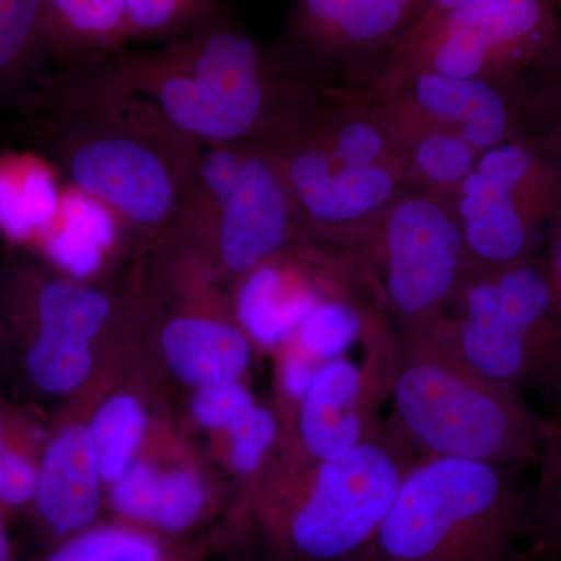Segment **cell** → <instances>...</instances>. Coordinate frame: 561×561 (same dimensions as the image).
Returning a JSON list of instances; mask_svg holds the SVG:
<instances>
[{"mask_svg": "<svg viewBox=\"0 0 561 561\" xmlns=\"http://www.w3.org/2000/svg\"><path fill=\"white\" fill-rule=\"evenodd\" d=\"M62 79L130 103L202 147L256 142L317 88L219 5L153 49L125 47Z\"/></svg>", "mask_w": 561, "mask_h": 561, "instance_id": "cell-1", "label": "cell"}, {"mask_svg": "<svg viewBox=\"0 0 561 561\" xmlns=\"http://www.w3.org/2000/svg\"><path fill=\"white\" fill-rule=\"evenodd\" d=\"M256 142L286 183L301 247L348 267L376 217L413 186L373 90L316 88Z\"/></svg>", "mask_w": 561, "mask_h": 561, "instance_id": "cell-2", "label": "cell"}, {"mask_svg": "<svg viewBox=\"0 0 561 561\" xmlns=\"http://www.w3.org/2000/svg\"><path fill=\"white\" fill-rule=\"evenodd\" d=\"M57 87L50 149L76 191L136 230H186L202 146L130 103Z\"/></svg>", "mask_w": 561, "mask_h": 561, "instance_id": "cell-3", "label": "cell"}, {"mask_svg": "<svg viewBox=\"0 0 561 561\" xmlns=\"http://www.w3.org/2000/svg\"><path fill=\"white\" fill-rule=\"evenodd\" d=\"M393 334L397 367L386 421L420 459L449 457L515 468L537 459L541 419L526 394L471 370L432 323Z\"/></svg>", "mask_w": 561, "mask_h": 561, "instance_id": "cell-4", "label": "cell"}, {"mask_svg": "<svg viewBox=\"0 0 561 561\" xmlns=\"http://www.w3.org/2000/svg\"><path fill=\"white\" fill-rule=\"evenodd\" d=\"M515 471L490 461L416 460L353 561H512L529 511Z\"/></svg>", "mask_w": 561, "mask_h": 561, "instance_id": "cell-5", "label": "cell"}, {"mask_svg": "<svg viewBox=\"0 0 561 561\" xmlns=\"http://www.w3.org/2000/svg\"><path fill=\"white\" fill-rule=\"evenodd\" d=\"M420 457L387 421L337 459L265 491L257 519L278 561H353L381 526Z\"/></svg>", "mask_w": 561, "mask_h": 561, "instance_id": "cell-6", "label": "cell"}, {"mask_svg": "<svg viewBox=\"0 0 561 561\" xmlns=\"http://www.w3.org/2000/svg\"><path fill=\"white\" fill-rule=\"evenodd\" d=\"M435 331L491 382L538 398L561 370V311L545 261L468 273Z\"/></svg>", "mask_w": 561, "mask_h": 561, "instance_id": "cell-7", "label": "cell"}, {"mask_svg": "<svg viewBox=\"0 0 561 561\" xmlns=\"http://www.w3.org/2000/svg\"><path fill=\"white\" fill-rule=\"evenodd\" d=\"M354 267L378 290L391 331L434 323L468 275L451 198L408 187L362 236Z\"/></svg>", "mask_w": 561, "mask_h": 561, "instance_id": "cell-8", "label": "cell"}, {"mask_svg": "<svg viewBox=\"0 0 561 561\" xmlns=\"http://www.w3.org/2000/svg\"><path fill=\"white\" fill-rule=\"evenodd\" d=\"M197 227L213 228L221 265L241 279L302 241L286 183L260 142L202 147L187 228Z\"/></svg>", "mask_w": 561, "mask_h": 561, "instance_id": "cell-9", "label": "cell"}, {"mask_svg": "<svg viewBox=\"0 0 561 561\" xmlns=\"http://www.w3.org/2000/svg\"><path fill=\"white\" fill-rule=\"evenodd\" d=\"M556 41L549 0H478L413 22L378 81L432 70L501 84L512 70L552 49Z\"/></svg>", "mask_w": 561, "mask_h": 561, "instance_id": "cell-10", "label": "cell"}, {"mask_svg": "<svg viewBox=\"0 0 561 561\" xmlns=\"http://www.w3.org/2000/svg\"><path fill=\"white\" fill-rule=\"evenodd\" d=\"M538 180L534 154L508 140L483 151L449 195L467 245L468 273L530 260L534 225L540 216L534 201Z\"/></svg>", "mask_w": 561, "mask_h": 561, "instance_id": "cell-11", "label": "cell"}, {"mask_svg": "<svg viewBox=\"0 0 561 561\" xmlns=\"http://www.w3.org/2000/svg\"><path fill=\"white\" fill-rule=\"evenodd\" d=\"M364 360L342 356L321 365L298 404L297 440L306 465L337 459L382 426L397 367L390 327L364 343Z\"/></svg>", "mask_w": 561, "mask_h": 561, "instance_id": "cell-12", "label": "cell"}, {"mask_svg": "<svg viewBox=\"0 0 561 561\" xmlns=\"http://www.w3.org/2000/svg\"><path fill=\"white\" fill-rule=\"evenodd\" d=\"M416 18V0H346L306 69L319 87L373 90Z\"/></svg>", "mask_w": 561, "mask_h": 561, "instance_id": "cell-13", "label": "cell"}, {"mask_svg": "<svg viewBox=\"0 0 561 561\" xmlns=\"http://www.w3.org/2000/svg\"><path fill=\"white\" fill-rule=\"evenodd\" d=\"M375 88L400 92L420 113L459 135L481 154L512 140V110L501 84L413 70L378 81Z\"/></svg>", "mask_w": 561, "mask_h": 561, "instance_id": "cell-14", "label": "cell"}, {"mask_svg": "<svg viewBox=\"0 0 561 561\" xmlns=\"http://www.w3.org/2000/svg\"><path fill=\"white\" fill-rule=\"evenodd\" d=\"M102 482L87 427H61L39 456L32 505L43 529L61 541L90 529L101 511Z\"/></svg>", "mask_w": 561, "mask_h": 561, "instance_id": "cell-15", "label": "cell"}, {"mask_svg": "<svg viewBox=\"0 0 561 561\" xmlns=\"http://www.w3.org/2000/svg\"><path fill=\"white\" fill-rule=\"evenodd\" d=\"M283 254L243 276L236 295V317L242 331L265 348L286 345L302 317L350 272L328 260L319 279L306 278L305 271L280 261Z\"/></svg>", "mask_w": 561, "mask_h": 561, "instance_id": "cell-16", "label": "cell"}, {"mask_svg": "<svg viewBox=\"0 0 561 561\" xmlns=\"http://www.w3.org/2000/svg\"><path fill=\"white\" fill-rule=\"evenodd\" d=\"M373 95L383 128L408 165L413 186L449 197L470 175L481 153L456 133L420 113L400 92L373 88Z\"/></svg>", "mask_w": 561, "mask_h": 561, "instance_id": "cell-17", "label": "cell"}, {"mask_svg": "<svg viewBox=\"0 0 561 561\" xmlns=\"http://www.w3.org/2000/svg\"><path fill=\"white\" fill-rule=\"evenodd\" d=\"M161 345L173 373L198 389L241 381L250 367L249 335L234 324L209 317L181 316L169 321Z\"/></svg>", "mask_w": 561, "mask_h": 561, "instance_id": "cell-18", "label": "cell"}, {"mask_svg": "<svg viewBox=\"0 0 561 561\" xmlns=\"http://www.w3.org/2000/svg\"><path fill=\"white\" fill-rule=\"evenodd\" d=\"M44 43L66 68L116 54L130 43L125 0H41Z\"/></svg>", "mask_w": 561, "mask_h": 561, "instance_id": "cell-19", "label": "cell"}, {"mask_svg": "<svg viewBox=\"0 0 561 561\" xmlns=\"http://www.w3.org/2000/svg\"><path fill=\"white\" fill-rule=\"evenodd\" d=\"M27 337L49 335L91 343L111 316L108 295L81 280H41L27 295Z\"/></svg>", "mask_w": 561, "mask_h": 561, "instance_id": "cell-20", "label": "cell"}, {"mask_svg": "<svg viewBox=\"0 0 561 561\" xmlns=\"http://www.w3.org/2000/svg\"><path fill=\"white\" fill-rule=\"evenodd\" d=\"M62 225L47 242L50 260L76 280L101 271L117 238L119 220L101 202L73 190L60 206Z\"/></svg>", "mask_w": 561, "mask_h": 561, "instance_id": "cell-21", "label": "cell"}, {"mask_svg": "<svg viewBox=\"0 0 561 561\" xmlns=\"http://www.w3.org/2000/svg\"><path fill=\"white\" fill-rule=\"evenodd\" d=\"M537 481L529 493L526 538L529 548L561 561V423L541 419Z\"/></svg>", "mask_w": 561, "mask_h": 561, "instance_id": "cell-22", "label": "cell"}, {"mask_svg": "<svg viewBox=\"0 0 561 561\" xmlns=\"http://www.w3.org/2000/svg\"><path fill=\"white\" fill-rule=\"evenodd\" d=\"M87 430L103 482H116L136 461L147 431L146 409L135 397L117 394L103 402Z\"/></svg>", "mask_w": 561, "mask_h": 561, "instance_id": "cell-23", "label": "cell"}, {"mask_svg": "<svg viewBox=\"0 0 561 561\" xmlns=\"http://www.w3.org/2000/svg\"><path fill=\"white\" fill-rule=\"evenodd\" d=\"M60 206L57 183L46 169H32L21 186L0 173V228L10 238L25 239L46 230Z\"/></svg>", "mask_w": 561, "mask_h": 561, "instance_id": "cell-24", "label": "cell"}, {"mask_svg": "<svg viewBox=\"0 0 561 561\" xmlns=\"http://www.w3.org/2000/svg\"><path fill=\"white\" fill-rule=\"evenodd\" d=\"M44 561H173L164 546L130 526L90 527L62 540Z\"/></svg>", "mask_w": 561, "mask_h": 561, "instance_id": "cell-25", "label": "cell"}, {"mask_svg": "<svg viewBox=\"0 0 561 561\" xmlns=\"http://www.w3.org/2000/svg\"><path fill=\"white\" fill-rule=\"evenodd\" d=\"M24 365L28 378L39 390L50 394L69 393L90 376L91 343L32 335L27 337Z\"/></svg>", "mask_w": 561, "mask_h": 561, "instance_id": "cell-26", "label": "cell"}, {"mask_svg": "<svg viewBox=\"0 0 561 561\" xmlns=\"http://www.w3.org/2000/svg\"><path fill=\"white\" fill-rule=\"evenodd\" d=\"M41 50V0H0V83L21 76Z\"/></svg>", "mask_w": 561, "mask_h": 561, "instance_id": "cell-27", "label": "cell"}, {"mask_svg": "<svg viewBox=\"0 0 561 561\" xmlns=\"http://www.w3.org/2000/svg\"><path fill=\"white\" fill-rule=\"evenodd\" d=\"M130 43L161 44L176 38L216 9V0H125Z\"/></svg>", "mask_w": 561, "mask_h": 561, "instance_id": "cell-28", "label": "cell"}, {"mask_svg": "<svg viewBox=\"0 0 561 561\" xmlns=\"http://www.w3.org/2000/svg\"><path fill=\"white\" fill-rule=\"evenodd\" d=\"M206 504L208 493L202 479L194 471L173 470L162 474L150 526L168 534H180L202 518Z\"/></svg>", "mask_w": 561, "mask_h": 561, "instance_id": "cell-29", "label": "cell"}, {"mask_svg": "<svg viewBox=\"0 0 561 561\" xmlns=\"http://www.w3.org/2000/svg\"><path fill=\"white\" fill-rule=\"evenodd\" d=\"M278 434L275 413L264 405H254L228 431L234 470L243 476L256 474L278 440Z\"/></svg>", "mask_w": 561, "mask_h": 561, "instance_id": "cell-30", "label": "cell"}, {"mask_svg": "<svg viewBox=\"0 0 561 561\" xmlns=\"http://www.w3.org/2000/svg\"><path fill=\"white\" fill-rule=\"evenodd\" d=\"M39 457L32 453L31 437L21 430L11 438L0 459V511H20L32 505L38 483Z\"/></svg>", "mask_w": 561, "mask_h": 561, "instance_id": "cell-31", "label": "cell"}, {"mask_svg": "<svg viewBox=\"0 0 561 561\" xmlns=\"http://www.w3.org/2000/svg\"><path fill=\"white\" fill-rule=\"evenodd\" d=\"M161 478V472L153 465L135 461L116 482L111 483L114 511L128 522L151 524Z\"/></svg>", "mask_w": 561, "mask_h": 561, "instance_id": "cell-32", "label": "cell"}, {"mask_svg": "<svg viewBox=\"0 0 561 561\" xmlns=\"http://www.w3.org/2000/svg\"><path fill=\"white\" fill-rule=\"evenodd\" d=\"M256 404L241 381L216 383L198 389L192 401V415L206 430L228 432Z\"/></svg>", "mask_w": 561, "mask_h": 561, "instance_id": "cell-33", "label": "cell"}, {"mask_svg": "<svg viewBox=\"0 0 561 561\" xmlns=\"http://www.w3.org/2000/svg\"><path fill=\"white\" fill-rule=\"evenodd\" d=\"M321 364L306 356L300 350L290 345V350L280 360L279 386L287 401L300 404L308 390L311 389L313 379L319 373Z\"/></svg>", "mask_w": 561, "mask_h": 561, "instance_id": "cell-34", "label": "cell"}, {"mask_svg": "<svg viewBox=\"0 0 561 561\" xmlns=\"http://www.w3.org/2000/svg\"><path fill=\"white\" fill-rule=\"evenodd\" d=\"M548 268L549 278H551L553 295H556L557 306L561 311V227L553 238L551 251H549L548 261H545Z\"/></svg>", "mask_w": 561, "mask_h": 561, "instance_id": "cell-35", "label": "cell"}, {"mask_svg": "<svg viewBox=\"0 0 561 561\" xmlns=\"http://www.w3.org/2000/svg\"><path fill=\"white\" fill-rule=\"evenodd\" d=\"M0 561H14L13 548L5 526V515L0 511Z\"/></svg>", "mask_w": 561, "mask_h": 561, "instance_id": "cell-36", "label": "cell"}, {"mask_svg": "<svg viewBox=\"0 0 561 561\" xmlns=\"http://www.w3.org/2000/svg\"><path fill=\"white\" fill-rule=\"evenodd\" d=\"M16 431L18 427L10 423L5 413L0 409V459H2V454L5 451L7 446L10 445L11 438L14 437Z\"/></svg>", "mask_w": 561, "mask_h": 561, "instance_id": "cell-37", "label": "cell"}, {"mask_svg": "<svg viewBox=\"0 0 561 561\" xmlns=\"http://www.w3.org/2000/svg\"><path fill=\"white\" fill-rule=\"evenodd\" d=\"M427 2L430 0H416V16H419L420 11L424 9ZM438 2L446 7V9H460V7L470 5V3L478 2V0H438Z\"/></svg>", "mask_w": 561, "mask_h": 561, "instance_id": "cell-38", "label": "cell"}, {"mask_svg": "<svg viewBox=\"0 0 561 561\" xmlns=\"http://www.w3.org/2000/svg\"><path fill=\"white\" fill-rule=\"evenodd\" d=\"M512 561H552L549 557L542 556L541 552L535 551V549H527L526 552L516 553Z\"/></svg>", "mask_w": 561, "mask_h": 561, "instance_id": "cell-39", "label": "cell"}, {"mask_svg": "<svg viewBox=\"0 0 561 561\" xmlns=\"http://www.w3.org/2000/svg\"><path fill=\"white\" fill-rule=\"evenodd\" d=\"M560 57H561V50H560Z\"/></svg>", "mask_w": 561, "mask_h": 561, "instance_id": "cell-40", "label": "cell"}]
</instances>
